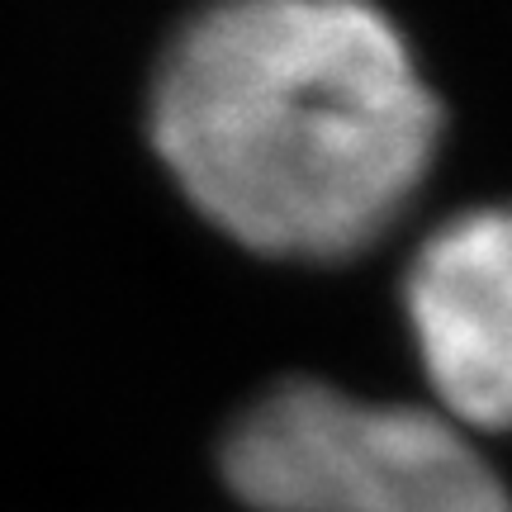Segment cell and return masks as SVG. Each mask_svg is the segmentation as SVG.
I'll return each instance as SVG.
<instances>
[{
	"label": "cell",
	"instance_id": "cell-1",
	"mask_svg": "<svg viewBox=\"0 0 512 512\" xmlns=\"http://www.w3.org/2000/svg\"><path fill=\"white\" fill-rule=\"evenodd\" d=\"M441 105L403 34L351 0H238L171 38L152 143L223 233L351 256L427 176Z\"/></svg>",
	"mask_w": 512,
	"mask_h": 512
},
{
	"label": "cell",
	"instance_id": "cell-2",
	"mask_svg": "<svg viewBox=\"0 0 512 512\" xmlns=\"http://www.w3.org/2000/svg\"><path fill=\"white\" fill-rule=\"evenodd\" d=\"M252 512H512V494L451 418L290 380L223 441Z\"/></svg>",
	"mask_w": 512,
	"mask_h": 512
},
{
	"label": "cell",
	"instance_id": "cell-3",
	"mask_svg": "<svg viewBox=\"0 0 512 512\" xmlns=\"http://www.w3.org/2000/svg\"><path fill=\"white\" fill-rule=\"evenodd\" d=\"M408 323L456 427H512V204L470 209L418 247Z\"/></svg>",
	"mask_w": 512,
	"mask_h": 512
}]
</instances>
